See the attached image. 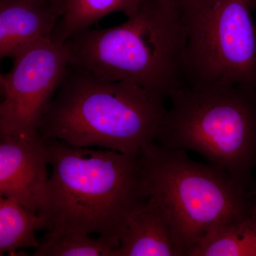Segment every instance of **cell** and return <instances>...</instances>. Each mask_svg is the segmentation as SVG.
Instances as JSON below:
<instances>
[{
	"instance_id": "30bf717a",
	"label": "cell",
	"mask_w": 256,
	"mask_h": 256,
	"mask_svg": "<svg viewBox=\"0 0 256 256\" xmlns=\"http://www.w3.org/2000/svg\"><path fill=\"white\" fill-rule=\"evenodd\" d=\"M114 256H180L169 222L153 198H148L128 216Z\"/></svg>"
},
{
	"instance_id": "ac0fdd59",
	"label": "cell",
	"mask_w": 256,
	"mask_h": 256,
	"mask_svg": "<svg viewBox=\"0 0 256 256\" xmlns=\"http://www.w3.org/2000/svg\"><path fill=\"white\" fill-rule=\"evenodd\" d=\"M172 1L176 3H181L182 2L186 1V0H172Z\"/></svg>"
},
{
	"instance_id": "ba28073f",
	"label": "cell",
	"mask_w": 256,
	"mask_h": 256,
	"mask_svg": "<svg viewBox=\"0 0 256 256\" xmlns=\"http://www.w3.org/2000/svg\"><path fill=\"white\" fill-rule=\"evenodd\" d=\"M46 142L0 136V195L40 215L48 178Z\"/></svg>"
},
{
	"instance_id": "8992f818",
	"label": "cell",
	"mask_w": 256,
	"mask_h": 256,
	"mask_svg": "<svg viewBox=\"0 0 256 256\" xmlns=\"http://www.w3.org/2000/svg\"><path fill=\"white\" fill-rule=\"evenodd\" d=\"M184 84L256 86V22L252 0H186Z\"/></svg>"
},
{
	"instance_id": "4fadbf2b",
	"label": "cell",
	"mask_w": 256,
	"mask_h": 256,
	"mask_svg": "<svg viewBox=\"0 0 256 256\" xmlns=\"http://www.w3.org/2000/svg\"><path fill=\"white\" fill-rule=\"evenodd\" d=\"M42 216L32 213L18 202L0 195V256L20 249L36 248V234L44 229Z\"/></svg>"
},
{
	"instance_id": "2e32d148",
	"label": "cell",
	"mask_w": 256,
	"mask_h": 256,
	"mask_svg": "<svg viewBox=\"0 0 256 256\" xmlns=\"http://www.w3.org/2000/svg\"><path fill=\"white\" fill-rule=\"evenodd\" d=\"M52 2L54 3L56 5L60 6H60H62V3H63L64 0H50Z\"/></svg>"
},
{
	"instance_id": "7a4b0ae2",
	"label": "cell",
	"mask_w": 256,
	"mask_h": 256,
	"mask_svg": "<svg viewBox=\"0 0 256 256\" xmlns=\"http://www.w3.org/2000/svg\"><path fill=\"white\" fill-rule=\"evenodd\" d=\"M185 42L178 3L144 0L126 22L86 28L64 45L72 68L112 82H133L166 100L184 85Z\"/></svg>"
},
{
	"instance_id": "52a82bcc",
	"label": "cell",
	"mask_w": 256,
	"mask_h": 256,
	"mask_svg": "<svg viewBox=\"0 0 256 256\" xmlns=\"http://www.w3.org/2000/svg\"><path fill=\"white\" fill-rule=\"evenodd\" d=\"M69 66L64 45L42 38L13 58L3 75L4 96L0 100V136L34 140Z\"/></svg>"
},
{
	"instance_id": "e0dca14e",
	"label": "cell",
	"mask_w": 256,
	"mask_h": 256,
	"mask_svg": "<svg viewBox=\"0 0 256 256\" xmlns=\"http://www.w3.org/2000/svg\"><path fill=\"white\" fill-rule=\"evenodd\" d=\"M252 2L254 10H256V0H252Z\"/></svg>"
},
{
	"instance_id": "8fae6325",
	"label": "cell",
	"mask_w": 256,
	"mask_h": 256,
	"mask_svg": "<svg viewBox=\"0 0 256 256\" xmlns=\"http://www.w3.org/2000/svg\"><path fill=\"white\" fill-rule=\"evenodd\" d=\"M188 256H256V204L246 216L216 222Z\"/></svg>"
},
{
	"instance_id": "3957f363",
	"label": "cell",
	"mask_w": 256,
	"mask_h": 256,
	"mask_svg": "<svg viewBox=\"0 0 256 256\" xmlns=\"http://www.w3.org/2000/svg\"><path fill=\"white\" fill-rule=\"evenodd\" d=\"M165 101L133 82H112L68 66L38 136L76 148L138 154L156 141Z\"/></svg>"
},
{
	"instance_id": "6da1fadb",
	"label": "cell",
	"mask_w": 256,
	"mask_h": 256,
	"mask_svg": "<svg viewBox=\"0 0 256 256\" xmlns=\"http://www.w3.org/2000/svg\"><path fill=\"white\" fill-rule=\"evenodd\" d=\"M44 140L52 169L40 214L44 229L96 234L119 244L128 216L148 200L139 154Z\"/></svg>"
},
{
	"instance_id": "5b68a950",
	"label": "cell",
	"mask_w": 256,
	"mask_h": 256,
	"mask_svg": "<svg viewBox=\"0 0 256 256\" xmlns=\"http://www.w3.org/2000/svg\"><path fill=\"white\" fill-rule=\"evenodd\" d=\"M139 158L146 196L166 216L180 256H188L216 222L246 216L255 206V190L210 163L194 161L183 150L154 142Z\"/></svg>"
},
{
	"instance_id": "ffe728a7",
	"label": "cell",
	"mask_w": 256,
	"mask_h": 256,
	"mask_svg": "<svg viewBox=\"0 0 256 256\" xmlns=\"http://www.w3.org/2000/svg\"><path fill=\"white\" fill-rule=\"evenodd\" d=\"M255 194H256V190H255Z\"/></svg>"
},
{
	"instance_id": "9c48e42d",
	"label": "cell",
	"mask_w": 256,
	"mask_h": 256,
	"mask_svg": "<svg viewBox=\"0 0 256 256\" xmlns=\"http://www.w3.org/2000/svg\"><path fill=\"white\" fill-rule=\"evenodd\" d=\"M60 12L50 0H0V62L50 37Z\"/></svg>"
},
{
	"instance_id": "277c9868",
	"label": "cell",
	"mask_w": 256,
	"mask_h": 256,
	"mask_svg": "<svg viewBox=\"0 0 256 256\" xmlns=\"http://www.w3.org/2000/svg\"><path fill=\"white\" fill-rule=\"evenodd\" d=\"M168 99L154 142L195 152L255 190L256 86L184 84Z\"/></svg>"
},
{
	"instance_id": "7c38bea8",
	"label": "cell",
	"mask_w": 256,
	"mask_h": 256,
	"mask_svg": "<svg viewBox=\"0 0 256 256\" xmlns=\"http://www.w3.org/2000/svg\"><path fill=\"white\" fill-rule=\"evenodd\" d=\"M144 0H64L60 18L50 40L63 45L77 32L90 28L108 15L122 12L128 18L137 12Z\"/></svg>"
},
{
	"instance_id": "d6986e66",
	"label": "cell",
	"mask_w": 256,
	"mask_h": 256,
	"mask_svg": "<svg viewBox=\"0 0 256 256\" xmlns=\"http://www.w3.org/2000/svg\"><path fill=\"white\" fill-rule=\"evenodd\" d=\"M2 99V97H1V96H0V100H1Z\"/></svg>"
},
{
	"instance_id": "5bb4252c",
	"label": "cell",
	"mask_w": 256,
	"mask_h": 256,
	"mask_svg": "<svg viewBox=\"0 0 256 256\" xmlns=\"http://www.w3.org/2000/svg\"><path fill=\"white\" fill-rule=\"evenodd\" d=\"M92 234L72 230H47L38 242L34 256H114L118 242Z\"/></svg>"
},
{
	"instance_id": "9a60e30c",
	"label": "cell",
	"mask_w": 256,
	"mask_h": 256,
	"mask_svg": "<svg viewBox=\"0 0 256 256\" xmlns=\"http://www.w3.org/2000/svg\"><path fill=\"white\" fill-rule=\"evenodd\" d=\"M3 75L0 74V96L2 97L4 96V88H3L2 84Z\"/></svg>"
}]
</instances>
